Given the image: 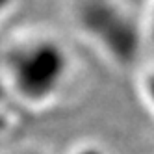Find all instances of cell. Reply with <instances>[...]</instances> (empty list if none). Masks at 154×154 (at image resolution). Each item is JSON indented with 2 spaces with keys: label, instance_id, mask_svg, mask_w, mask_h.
<instances>
[{
  "label": "cell",
  "instance_id": "cell-1",
  "mask_svg": "<svg viewBox=\"0 0 154 154\" xmlns=\"http://www.w3.org/2000/svg\"><path fill=\"white\" fill-rule=\"evenodd\" d=\"M85 26L100 39L102 45L121 61L136 58L139 48V32L126 13L119 8L98 0L85 8Z\"/></svg>",
  "mask_w": 154,
  "mask_h": 154
},
{
  "label": "cell",
  "instance_id": "cell-2",
  "mask_svg": "<svg viewBox=\"0 0 154 154\" xmlns=\"http://www.w3.org/2000/svg\"><path fill=\"white\" fill-rule=\"evenodd\" d=\"M19 85L30 98H47L61 84L67 60L60 47L52 43L34 45L19 58Z\"/></svg>",
  "mask_w": 154,
  "mask_h": 154
},
{
  "label": "cell",
  "instance_id": "cell-3",
  "mask_svg": "<svg viewBox=\"0 0 154 154\" xmlns=\"http://www.w3.org/2000/svg\"><path fill=\"white\" fill-rule=\"evenodd\" d=\"M152 93H154V80H152Z\"/></svg>",
  "mask_w": 154,
  "mask_h": 154
},
{
  "label": "cell",
  "instance_id": "cell-4",
  "mask_svg": "<svg viewBox=\"0 0 154 154\" xmlns=\"http://www.w3.org/2000/svg\"><path fill=\"white\" fill-rule=\"evenodd\" d=\"M152 35H154V23H152Z\"/></svg>",
  "mask_w": 154,
  "mask_h": 154
},
{
  "label": "cell",
  "instance_id": "cell-5",
  "mask_svg": "<svg viewBox=\"0 0 154 154\" xmlns=\"http://www.w3.org/2000/svg\"><path fill=\"white\" fill-rule=\"evenodd\" d=\"M89 154H91V152H89Z\"/></svg>",
  "mask_w": 154,
  "mask_h": 154
}]
</instances>
